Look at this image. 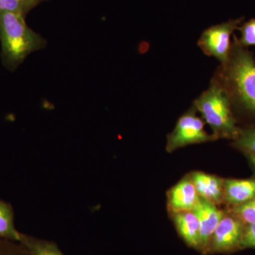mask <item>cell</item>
Here are the masks:
<instances>
[{"label":"cell","mask_w":255,"mask_h":255,"mask_svg":"<svg viewBox=\"0 0 255 255\" xmlns=\"http://www.w3.org/2000/svg\"><path fill=\"white\" fill-rule=\"evenodd\" d=\"M0 41L3 65L14 71L33 52L43 49L47 42L26 24L21 15L0 10Z\"/></svg>","instance_id":"cell-1"},{"label":"cell","mask_w":255,"mask_h":255,"mask_svg":"<svg viewBox=\"0 0 255 255\" xmlns=\"http://www.w3.org/2000/svg\"><path fill=\"white\" fill-rule=\"evenodd\" d=\"M226 90L242 109L255 117V60L235 37L227 63L223 65Z\"/></svg>","instance_id":"cell-2"},{"label":"cell","mask_w":255,"mask_h":255,"mask_svg":"<svg viewBox=\"0 0 255 255\" xmlns=\"http://www.w3.org/2000/svg\"><path fill=\"white\" fill-rule=\"evenodd\" d=\"M232 100L228 90L218 80L194 102L204 122L209 126L216 139L235 140L240 131L232 111Z\"/></svg>","instance_id":"cell-3"},{"label":"cell","mask_w":255,"mask_h":255,"mask_svg":"<svg viewBox=\"0 0 255 255\" xmlns=\"http://www.w3.org/2000/svg\"><path fill=\"white\" fill-rule=\"evenodd\" d=\"M196 112L197 110L193 106L178 119L173 130L167 136L166 150L169 153L192 144L217 140L212 134L206 131V123L204 119L198 117Z\"/></svg>","instance_id":"cell-4"},{"label":"cell","mask_w":255,"mask_h":255,"mask_svg":"<svg viewBox=\"0 0 255 255\" xmlns=\"http://www.w3.org/2000/svg\"><path fill=\"white\" fill-rule=\"evenodd\" d=\"M244 18L230 20L211 26L203 32L198 46L206 55L217 58L223 65L227 63L231 53V36Z\"/></svg>","instance_id":"cell-5"},{"label":"cell","mask_w":255,"mask_h":255,"mask_svg":"<svg viewBox=\"0 0 255 255\" xmlns=\"http://www.w3.org/2000/svg\"><path fill=\"white\" fill-rule=\"evenodd\" d=\"M225 211L223 219L211 238L209 253L229 254L241 251L244 223L228 211Z\"/></svg>","instance_id":"cell-6"},{"label":"cell","mask_w":255,"mask_h":255,"mask_svg":"<svg viewBox=\"0 0 255 255\" xmlns=\"http://www.w3.org/2000/svg\"><path fill=\"white\" fill-rule=\"evenodd\" d=\"M193 211L199 218L200 223L198 251L200 252L203 255L209 254L211 238L226 211L219 209V206L200 197Z\"/></svg>","instance_id":"cell-7"},{"label":"cell","mask_w":255,"mask_h":255,"mask_svg":"<svg viewBox=\"0 0 255 255\" xmlns=\"http://www.w3.org/2000/svg\"><path fill=\"white\" fill-rule=\"evenodd\" d=\"M167 199V209L170 215L194 210L199 196L189 174L169 189Z\"/></svg>","instance_id":"cell-8"},{"label":"cell","mask_w":255,"mask_h":255,"mask_svg":"<svg viewBox=\"0 0 255 255\" xmlns=\"http://www.w3.org/2000/svg\"><path fill=\"white\" fill-rule=\"evenodd\" d=\"M199 197L216 206L224 204V179L201 171L189 174Z\"/></svg>","instance_id":"cell-9"},{"label":"cell","mask_w":255,"mask_h":255,"mask_svg":"<svg viewBox=\"0 0 255 255\" xmlns=\"http://www.w3.org/2000/svg\"><path fill=\"white\" fill-rule=\"evenodd\" d=\"M255 198V176L248 179H224L223 202L228 207L241 205Z\"/></svg>","instance_id":"cell-10"},{"label":"cell","mask_w":255,"mask_h":255,"mask_svg":"<svg viewBox=\"0 0 255 255\" xmlns=\"http://www.w3.org/2000/svg\"><path fill=\"white\" fill-rule=\"evenodd\" d=\"M178 234L188 246L198 251L200 223L194 211H187L171 215Z\"/></svg>","instance_id":"cell-11"},{"label":"cell","mask_w":255,"mask_h":255,"mask_svg":"<svg viewBox=\"0 0 255 255\" xmlns=\"http://www.w3.org/2000/svg\"><path fill=\"white\" fill-rule=\"evenodd\" d=\"M21 243L31 255H64L58 246L51 241L26 236L21 233Z\"/></svg>","instance_id":"cell-12"},{"label":"cell","mask_w":255,"mask_h":255,"mask_svg":"<svg viewBox=\"0 0 255 255\" xmlns=\"http://www.w3.org/2000/svg\"><path fill=\"white\" fill-rule=\"evenodd\" d=\"M21 236L14 227L11 206L0 201V238L20 242Z\"/></svg>","instance_id":"cell-13"},{"label":"cell","mask_w":255,"mask_h":255,"mask_svg":"<svg viewBox=\"0 0 255 255\" xmlns=\"http://www.w3.org/2000/svg\"><path fill=\"white\" fill-rule=\"evenodd\" d=\"M47 0H0V10L21 15L26 18L28 13Z\"/></svg>","instance_id":"cell-14"},{"label":"cell","mask_w":255,"mask_h":255,"mask_svg":"<svg viewBox=\"0 0 255 255\" xmlns=\"http://www.w3.org/2000/svg\"><path fill=\"white\" fill-rule=\"evenodd\" d=\"M233 145L246 155H255V127L240 128Z\"/></svg>","instance_id":"cell-15"},{"label":"cell","mask_w":255,"mask_h":255,"mask_svg":"<svg viewBox=\"0 0 255 255\" xmlns=\"http://www.w3.org/2000/svg\"><path fill=\"white\" fill-rule=\"evenodd\" d=\"M226 211L236 216L245 226L253 224L255 223V198L241 205L228 207Z\"/></svg>","instance_id":"cell-16"},{"label":"cell","mask_w":255,"mask_h":255,"mask_svg":"<svg viewBox=\"0 0 255 255\" xmlns=\"http://www.w3.org/2000/svg\"><path fill=\"white\" fill-rule=\"evenodd\" d=\"M237 30H239L241 33V38L239 40L237 38L238 43L241 46L245 48L255 46V18L238 26Z\"/></svg>","instance_id":"cell-17"},{"label":"cell","mask_w":255,"mask_h":255,"mask_svg":"<svg viewBox=\"0 0 255 255\" xmlns=\"http://www.w3.org/2000/svg\"><path fill=\"white\" fill-rule=\"evenodd\" d=\"M0 255H31L19 242L0 238Z\"/></svg>","instance_id":"cell-18"},{"label":"cell","mask_w":255,"mask_h":255,"mask_svg":"<svg viewBox=\"0 0 255 255\" xmlns=\"http://www.w3.org/2000/svg\"><path fill=\"white\" fill-rule=\"evenodd\" d=\"M246 249L255 250V223L245 226L241 251Z\"/></svg>","instance_id":"cell-19"},{"label":"cell","mask_w":255,"mask_h":255,"mask_svg":"<svg viewBox=\"0 0 255 255\" xmlns=\"http://www.w3.org/2000/svg\"><path fill=\"white\" fill-rule=\"evenodd\" d=\"M246 157L249 160L250 164H251V167H253L255 173V155H246Z\"/></svg>","instance_id":"cell-20"}]
</instances>
